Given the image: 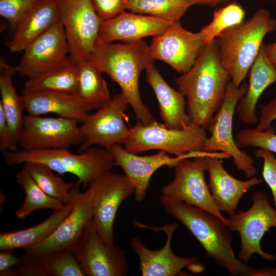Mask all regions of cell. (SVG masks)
<instances>
[{"label": "cell", "mask_w": 276, "mask_h": 276, "mask_svg": "<svg viewBox=\"0 0 276 276\" xmlns=\"http://www.w3.org/2000/svg\"><path fill=\"white\" fill-rule=\"evenodd\" d=\"M231 81L215 40L205 44L192 67L175 79L177 90L187 98L186 111L193 124L206 129Z\"/></svg>", "instance_id": "6da1fadb"}, {"label": "cell", "mask_w": 276, "mask_h": 276, "mask_svg": "<svg viewBox=\"0 0 276 276\" xmlns=\"http://www.w3.org/2000/svg\"><path fill=\"white\" fill-rule=\"evenodd\" d=\"M89 61L119 85L134 111L136 123L147 125L155 120L143 102L139 90L141 73L154 62L149 45L144 40L113 43L98 37Z\"/></svg>", "instance_id": "7a4b0ae2"}, {"label": "cell", "mask_w": 276, "mask_h": 276, "mask_svg": "<svg viewBox=\"0 0 276 276\" xmlns=\"http://www.w3.org/2000/svg\"><path fill=\"white\" fill-rule=\"evenodd\" d=\"M159 201L167 213L178 219L193 235L208 258L213 259L232 275L254 276L256 269L235 256L231 231L220 218L164 195L159 197Z\"/></svg>", "instance_id": "3957f363"}, {"label": "cell", "mask_w": 276, "mask_h": 276, "mask_svg": "<svg viewBox=\"0 0 276 276\" xmlns=\"http://www.w3.org/2000/svg\"><path fill=\"white\" fill-rule=\"evenodd\" d=\"M275 30L276 19L267 9L261 8L247 20L224 30L215 38L221 63L236 87L245 78L264 37Z\"/></svg>", "instance_id": "277c9868"}, {"label": "cell", "mask_w": 276, "mask_h": 276, "mask_svg": "<svg viewBox=\"0 0 276 276\" xmlns=\"http://www.w3.org/2000/svg\"><path fill=\"white\" fill-rule=\"evenodd\" d=\"M3 157L7 165L37 163L45 165L60 175L72 174L77 177V185L85 187L114 166L110 151L93 146L77 154L67 149H48L7 151L3 152Z\"/></svg>", "instance_id": "5b68a950"}, {"label": "cell", "mask_w": 276, "mask_h": 276, "mask_svg": "<svg viewBox=\"0 0 276 276\" xmlns=\"http://www.w3.org/2000/svg\"><path fill=\"white\" fill-rule=\"evenodd\" d=\"M208 137L205 128L193 124L182 129H170L154 120L147 125L136 123L130 128L124 146L135 154L158 150L178 157L193 158L204 152Z\"/></svg>", "instance_id": "8992f818"}, {"label": "cell", "mask_w": 276, "mask_h": 276, "mask_svg": "<svg viewBox=\"0 0 276 276\" xmlns=\"http://www.w3.org/2000/svg\"><path fill=\"white\" fill-rule=\"evenodd\" d=\"M247 89L248 84L246 83L236 87L231 81L229 82L223 102L206 128L211 136L205 142L204 151H219L227 153L233 158L236 168L244 173L246 178L249 179L257 172L255 161L246 152L240 149L233 135V120L235 109Z\"/></svg>", "instance_id": "52a82bcc"}, {"label": "cell", "mask_w": 276, "mask_h": 276, "mask_svg": "<svg viewBox=\"0 0 276 276\" xmlns=\"http://www.w3.org/2000/svg\"><path fill=\"white\" fill-rule=\"evenodd\" d=\"M58 21L63 26L69 57L76 63L89 61L102 20L91 0H57Z\"/></svg>", "instance_id": "ba28073f"}, {"label": "cell", "mask_w": 276, "mask_h": 276, "mask_svg": "<svg viewBox=\"0 0 276 276\" xmlns=\"http://www.w3.org/2000/svg\"><path fill=\"white\" fill-rule=\"evenodd\" d=\"M251 206L246 211H240L227 219V226L231 232H237L241 239L238 259L247 262L254 254L268 261L276 260V256L264 251L260 242L270 228H276V208L270 204L263 191L255 192L252 196Z\"/></svg>", "instance_id": "9c48e42d"}, {"label": "cell", "mask_w": 276, "mask_h": 276, "mask_svg": "<svg viewBox=\"0 0 276 276\" xmlns=\"http://www.w3.org/2000/svg\"><path fill=\"white\" fill-rule=\"evenodd\" d=\"M215 152L181 158L174 167V178L162 188V195L210 212L226 224L227 219L221 214L206 183L204 173L208 168V156Z\"/></svg>", "instance_id": "30bf717a"}, {"label": "cell", "mask_w": 276, "mask_h": 276, "mask_svg": "<svg viewBox=\"0 0 276 276\" xmlns=\"http://www.w3.org/2000/svg\"><path fill=\"white\" fill-rule=\"evenodd\" d=\"M135 225L143 228L164 231L167 236L163 247L157 250L147 248L137 238H133L130 245L140 260V270L143 276H187L182 270L187 268L190 271L199 273L205 270L204 266L196 256L183 258L177 256L171 248L173 235L177 228L176 222L166 224L162 227L146 225L135 221Z\"/></svg>", "instance_id": "8fae6325"}, {"label": "cell", "mask_w": 276, "mask_h": 276, "mask_svg": "<svg viewBox=\"0 0 276 276\" xmlns=\"http://www.w3.org/2000/svg\"><path fill=\"white\" fill-rule=\"evenodd\" d=\"M78 122L59 117H43L30 114L24 117L18 144L22 150L68 149L85 140Z\"/></svg>", "instance_id": "7c38bea8"}, {"label": "cell", "mask_w": 276, "mask_h": 276, "mask_svg": "<svg viewBox=\"0 0 276 276\" xmlns=\"http://www.w3.org/2000/svg\"><path fill=\"white\" fill-rule=\"evenodd\" d=\"M93 191V221L102 240L109 246L114 245L113 223L122 202L134 190L125 175L106 172L88 186Z\"/></svg>", "instance_id": "4fadbf2b"}, {"label": "cell", "mask_w": 276, "mask_h": 276, "mask_svg": "<svg viewBox=\"0 0 276 276\" xmlns=\"http://www.w3.org/2000/svg\"><path fill=\"white\" fill-rule=\"evenodd\" d=\"M128 105L123 94H117L95 112L88 113L80 126L85 140L79 152L96 145L108 151L114 145H124L130 131L124 119Z\"/></svg>", "instance_id": "5bb4252c"}, {"label": "cell", "mask_w": 276, "mask_h": 276, "mask_svg": "<svg viewBox=\"0 0 276 276\" xmlns=\"http://www.w3.org/2000/svg\"><path fill=\"white\" fill-rule=\"evenodd\" d=\"M75 250L86 276H125L127 274L126 251L105 244L93 220L86 226Z\"/></svg>", "instance_id": "9a60e30c"}, {"label": "cell", "mask_w": 276, "mask_h": 276, "mask_svg": "<svg viewBox=\"0 0 276 276\" xmlns=\"http://www.w3.org/2000/svg\"><path fill=\"white\" fill-rule=\"evenodd\" d=\"M204 45L199 32L186 30L178 21L154 37L149 49L154 60L163 61L177 73L184 74L193 65Z\"/></svg>", "instance_id": "2e32d148"}, {"label": "cell", "mask_w": 276, "mask_h": 276, "mask_svg": "<svg viewBox=\"0 0 276 276\" xmlns=\"http://www.w3.org/2000/svg\"><path fill=\"white\" fill-rule=\"evenodd\" d=\"M69 55L64 28L58 21L24 50L17 73L32 79L56 66Z\"/></svg>", "instance_id": "e0dca14e"}, {"label": "cell", "mask_w": 276, "mask_h": 276, "mask_svg": "<svg viewBox=\"0 0 276 276\" xmlns=\"http://www.w3.org/2000/svg\"><path fill=\"white\" fill-rule=\"evenodd\" d=\"M93 197L91 188L88 187L87 190L82 193L78 187L72 210L54 232L44 241L24 250V252L38 258L58 250L75 247L93 219Z\"/></svg>", "instance_id": "ac0fdd59"}, {"label": "cell", "mask_w": 276, "mask_h": 276, "mask_svg": "<svg viewBox=\"0 0 276 276\" xmlns=\"http://www.w3.org/2000/svg\"><path fill=\"white\" fill-rule=\"evenodd\" d=\"M114 157V164L124 171L134 190L136 202L143 201L149 187L150 179L160 168L167 166L174 167L185 157H171L164 151L151 155L139 156L129 152L121 145H113L110 151Z\"/></svg>", "instance_id": "d6986e66"}, {"label": "cell", "mask_w": 276, "mask_h": 276, "mask_svg": "<svg viewBox=\"0 0 276 276\" xmlns=\"http://www.w3.org/2000/svg\"><path fill=\"white\" fill-rule=\"evenodd\" d=\"M229 157L227 153L222 152L208 156L207 171L208 186L216 206L220 212L232 215L242 196L252 187L262 183V180L253 177L241 180L232 176L222 165V158Z\"/></svg>", "instance_id": "ffe728a7"}, {"label": "cell", "mask_w": 276, "mask_h": 276, "mask_svg": "<svg viewBox=\"0 0 276 276\" xmlns=\"http://www.w3.org/2000/svg\"><path fill=\"white\" fill-rule=\"evenodd\" d=\"M171 23L154 16L124 11L112 18L102 21L99 37L107 42L135 41L162 34Z\"/></svg>", "instance_id": "44dd1931"}, {"label": "cell", "mask_w": 276, "mask_h": 276, "mask_svg": "<svg viewBox=\"0 0 276 276\" xmlns=\"http://www.w3.org/2000/svg\"><path fill=\"white\" fill-rule=\"evenodd\" d=\"M24 109L34 116L53 113L82 123L92 108L78 94L23 89Z\"/></svg>", "instance_id": "7402d4cb"}, {"label": "cell", "mask_w": 276, "mask_h": 276, "mask_svg": "<svg viewBox=\"0 0 276 276\" xmlns=\"http://www.w3.org/2000/svg\"><path fill=\"white\" fill-rule=\"evenodd\" d=\"M263 42L248 71L249 84L246 94L237 104L235 113L243 123L254 125L259 122L255 110L259 99L269 85L276 82V67L268 60Z\"/></svg>", "instance_id": "603a6c76"}, {"label": "cell", "mask_w": 276, "mask_h": 276, "mask_svg": "<svg viewBox=\"0 0 276 276\" xmlns=\"http://www.w3.org/2000/svg\"><path fill=\"white\" fill-rule=\"evenodd\" d=\"M145 71L146 81L156 96L163 124L170 129H182L192 124L185 97L167 83L154 65Z\"/></svg>", "instance_id": "cb8c5ba5"}, {"label": "cell", "mask_w": 276, "mask_h": 276, "mask_svg": "<svg viewBox=\"0 0 276 276\" xmlns=\"http://www.w3.org/2000/svg\"><path fill=\"white\" fill-rule=\"evenodd\" d=\"M58 21L57 0H39L22 18L7 47L11 53L26 47Z\"/></svg>", "instance_id": "d4e9b609"}, {"label": "cell", "mask_w": 276, "mask_h": 276, "mask_svg": "<svg viewBox=\"0 0 276 276\" xmlns=\"http://www.w3.org/2000/svg\"><path fill=\"white\" fill-rule=\"evenodd\" d=\"M78 186H77V188ZM76 194V192H75ZM75 198L53 213L40 223L25 229L0 234V250L30 249L49 238L70 213Z\"/></svg>", "instance_id": "484cf974"}, {"label": "cell", "mask_w": 276, "mask_h": 276, "mask_svg": "<svg viewBox=\"0 0 276 276\" xmlns=\"http://www.w3.org/2000/svg\"><path fill=\"white\" fill-rule=\"evenodd\" d=\"M17 73L16 67L10 65L6 59L0 58V93L2 106L7 120L12 137V151H17L21 134L24 109L22 96H19L12 82V77Z\"/></svg>", "instance_id": "4316f807"}, {"label": "cell", "mask_w": 276, "mask_h": 276, "mask_svg": "<svg viewBox=\"0 0 276 276\" xmlns=\"http://www.w3.org/2000/svg\"><path fill=\"white\" fill-rule=\"evenodd\" d=\"M79 64L70 57L62 62L37 77L28 79L24 89L52 90L78 94Z\"/></svg>", "instance_id": "83f0119b"}, {"label": "cell", "mask_w": 276, "mask_h": 276, "mask_svg": "<svg viewBox=\"0 0 276 276\" xmlns=\"http://www.w3.org/2000/svg\"><path fill=\"white\" fill-rule=\"evenodd\" d=\"M78 94L96 110L101 108L111 97L102 73L90 61L79 64Z\"/></svg>", "instance_id": "f1b7e54d"}, {"label": "cell", "mask_w": 276, "mask_h": 276, "mask_svg": "<svg viewBox=\"0 0 276 276\" xmlns=\"http://www.w3.org/2000/svg\"><path fill=\"white\" fill-rule=\"evenodd\" d=\"M16 181L25 193L24 201L15 213V217L18 219H24L38 210L47 209L54 211L64 205L60 201L46 194L25 167L16 174Z\"/></svg>", "instance_id": "f546056e"}, {"label": "cell", "mask_w": 276, "mask_h": 276, "mask_svg": "<svg viewBox=\"0 0 276 276\" xmlns=\"http://www.w3.org/2000/svg\"><path fill=\"white\" fill-rule=\"evenodd\" d=\"M27 169L38 186L48 195L67 204L75 198L76 183L66 182L55 175L53 171L45 165L37 163H27Z\"/></svg>", "instance_id": "4dcf8cb0"}, {"label": "cell", "mask_w": 276, "mask_h": 276, "mask_svg": "<svg viewBox=\"0 0 276 276\" xmlns=\"http://www.w3.org/2000/svg\"><path fill=\"white\" fill-rule=\"evenodd\" d=\"M193 5L190 0H125L126 9L146 14L171 22L180 21Z\"/></svg>", "instance_id": "1f68e13d"}, {"label": "cell", "mask_w": 276, "mask_h": 276, "mask_svg": "<svg viewBox=\"0 0 276 276\" xmlns=\"http://www.w3.org/2000/svg\"><path fill=\"white\" fill-rule=\"evenodd\" d=\"M38 258L45 276H86L75 247L58 250Z\"/></svg>", "instance_id": "d6a6232c"}, {"label": "cell", "mask_w": 276, "mask_h": 276, "mask_svg": "<svg viewBox=\"0 0 276 276\" xmlns=\"http://www.w3.org/2000/svg\"><path fill=\"white\" fill-rule=\"evenodd\" d=\"M245 16L244 9L235 2L215 11L212 21L199 32L204 44L214 40L224 30L243 22Z\"/></svg>", "instance_id": "836d02e7"}, {"label": "cell", "mask_w": 276, "mask_h": 276, "mask_svg": "<svg viewBox=\"0 0 276 276\" xmlns=\"http://www.w3.org/2000/svg\"><path fill=\"white\" fill-rule=\"evenodd\" d=\"M276 129L271 126L261 131L255 128L240 130L235 137L239 148L257 147L269 150L276 153Z\"/></svg>", "instance_id": "e575fe53"}, {"label": "cell", "mask_w": 276, "mask_h": 276, "mask_svg": "<svg viewBox=\"0 0 276 276\" xmlns=\"http://www.w3.org/2000/svg\"><path fill=\"white\" fill-rule=\"evenodd\" d=\"M39 0H0V15L15 28L27 12Z\"/></svg>", "instance_id": "d590c367"}, {"label": "cell", "mask_w": 276, "mask_h": 276, "mask_svg": "<svg viewBox=\"0 0 276 276\" xmlns=\"http://www.w3.org/2000/svg\"><path fill=\"white\" fill-rule=\"evenodd\" d=\"M255 155L263 159L262 176L271 191L276 208V156L273 152L261 148L256 149Z\"/></svg>", "instance_id": "8d00e7d4"}, {"label": "cell", "mask_w": 276, "mask_h": 276, "mask_svg": "<svg viewBox=\"0 0 276 276\" xmlns=\"http://www.w3.org/2000/svg\"><path fill=\"white\" fill-rule=\"evenodd\" d=\"M94 8L102 20L112 18L126 9L125 0H91Z\"/></svg>", "instance_id": "74e56055"}, {"label": "cell", "mask_w": 276, "mask_h": 276, "mask_svg": "<svg viewBox=\"0 0 276 276\" xmlns=\"http://www.w3.org/2000/svg\"><path fill=\"white\" fill-rule=\"evenodd\" d=\"M20 257V262L15 267V276H45L38 258L25 252Z\"/></svg>", "instance_id": "f35d334b"}, {"label": "cell", "mask_w": 276, "mask_h": 276, "mask_svg": "<svg viewBox=\"0 0 276 276\" xmlns=\"http://www.w3.org/2000/svg\"><path fill=\"white\" fill-rule=\"evenodd\" d=\"M276 119V98L262 106L259 122L256 127L259 131H264L271 126L272 122Z\"/></svg>", "instance_id": "ab89813d"}, {"label": "cell", "mask_w": 276, "mask_h": 276, "mask_svg": "<svg viewBox=\"0 0 276 276\" xmlns=\"http://www.w3.org/2000/svg\"><path fill=\"white\" fill-rule=\"evenodd\" d=\"M0 149L3 152L13 150L10 127L1 106H0Z\"/></svg>", "instance_id": "60d3db41"}, {"label": "cell", "mask_w": 276, "mask_h": 276, "mask_svg": "<svg viewBox=\"0 0 276 276\" xmlns=\"http://www.w3.org/2000/svg\"><path fill=\"white\" fill-rule=\"evenodd\" d=\"M20 257H17L11 250H1L0 274L17 266L20 262Z\"/></svg>", "instance_id": "b9f144b4"}, {"label": "cell", "mask_w": 276, "mask_h": 276, "mask_svg": "<svg viewBox=\"0 0 276 276\" xmlns=\"http://www.w3.org/2000/svg\"><path fill=\"white\" fill-rule=\"evenodd\" d=\"M265 53L268 60L276 67V41L265 45Z\"/></svg>", "instance_id": "7bdbcfd3"}, {"label": "cell", "mask_w": 276, "mask_h": 276, "mask_svg": "<svg viewBox=\"0 0 276 276\" xmlns=\"http://www.w3.org/2000/svg\"><path fill=\"white\" fill-rule=\"evenodd\" d=\"M254 276H276V267L258 268L256 269Z\"/></svg>", "instance_id": "ee69618b"}, {"label": "cell", "mask_w": 276, "mask_h": 276, "mask_svg": "<svg viewBox=\"0 0 276 276\" xmlns=\"http://www.w3.org/2000/svg\"><path fill=\"white\" fill-rule=\"evenodd\" d=\"M194 5H204L211 7L215 6L218 4L225 3L231 0H190Z\"/></svg>", "instance_id": "f6af8a7d"}]
</instances>
